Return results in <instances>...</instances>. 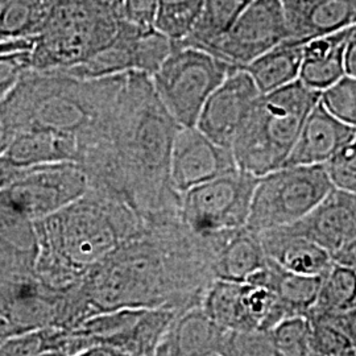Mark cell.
<instances>
[{"label":"cell","mask_w":356,"mask_h":356,"mask_svg":"<svg viewBox=\"0 0 356 356\" xmlns=\"http://www.w3.org/2000/svg\"><path fill=\"white\" fill-rule=\"evenodd\" d=\"M122 17L89 0H51L45 26L31 49L33 70H60L86 61L114 40Z\"/></svg>","instance_id":"6"},{"label":"cell","mask_w":356,"mask_h":356,"mask_svg":"<svg viewBox=\"0 0 356 356\" xmlns=\"http://www.w3.org/2000/svg\"><path fill=\"white\" fill-rule=\"evenodd\" d=\"M13 139H15V131L4 108L0 104V154H3L8 149Z\"/></svg>","instance_id":"41"},{"label":"cell","mask_w":356,"mask_h":356,"mask_svg":"<svg viewBox=\"0 0 356 356\" xmlns=\"http://www.w3.org/2000/svg\"><path fill=\"white\" fill-rule=\"evenodd\" d=\"M355 269H356V267H355ZM355 306H356V302H355Z\"/></svg>","instance_id":"46"},{"label":"cell","mask_w":356,"mask_h":356,"mask_svg":"<svg viewBox=\"0 0 356 356\" xmlns=\"http://www.w3.org/2000/svg\"><path fill=\"white\" fill-rule=\"evenodd\" d=\"M216 235V234H214ZM189 229L179 213L144 222V229L65 291L63 327H76L120 309L185 313L202 304L216 280V236Z\"/></svg>","instance_id":"1"},{"label":"cell","mask_w":356,"mask_h":356,"mask_svg":"<svg viewBox=\"0 0 356 356\" xmlns=\"http://www.w3.org/2000/svg\"><path fill=\"white\" fill-rule=\"evenodd\" d=\"M204 0H159L153 26L181 42L189 35L202 10Z\"/></svg>","instance_id":"29"},{"label":"cell","mask_w":356,"mask_h":356,"mask_svg":"<svg viewBox=\"0 0 356 356\" xmlns=\"http://www.w3.org/2000/svg\"><path fill=\"white\" fill-rule=\"evenodd\" d=\"M227 355H277L269 331H231Z\"/></svg>","instance_id":"35"},{"label":"cell","mask_w":356,"mask_h":356,"mask_svg":"<svg viewBox=\"0 0 356 356\" xmlns=\"http://www.w3.org/2000/svg\"><path fill=\"white\" fill-rule=\"evenodd\" d=\"M325 248L332 261L356 257V193L332 191L307 216L284 226Z\"/></svg>","instance_id":"13"},{"label":"cell","mask_w":356,"mask_h":356,"mask_svg":"<svg viewBox=\"0 0 356 356\" xmlns=\"http://www.w3.org/2000/svg\"><path fill=\"white\" fill-rule=\"evenodd\" d=\"M26 168L13 164L6 154H0V191L6 189L17 178L22 177L24 175Z\"/></svg>","instance_id":"39"},{"label":"cell","mask_w":356,"mask_h":356,"mask_svg":"<svg viewBox=\"0 0 356 356\" xmlns=\"http://www.w3.org/2000/svg\"><path fill=\"white\" fill-rule=\"evenodd\" d=\"M1 1H3V0H0V4H1Z\"/></svg>","instance_id":"45"},{"label":"cell","mask_w":356,"mask_h":356,"mask_svg":"<svg viewBox=\"0 0 356 356\" xmlns=\"http://www.w3.org/2000/svg\"><path fill=\"white\" fill-rule=\"evenodd\" d=\"M89 1L108 13L122 17V0H89Z\"/></svg>","instance_id":"43"},{"label":"cell","mask_w":356,"mask_h":356,"mask_svg":"<svg viewBox=\"0 0 356 356\" xmlns=\"http://www.w3.org/2000/svg\"><path fill=\"white\" fill-rule=\"evenodd\" d=\"M88 189V177L76 163L28 166L22 177L0 191V204L35 222L72 204Z\"/></svg>","instance_id":"11"},{"label":"cell","mask_w":356,"mask_h":356,"mask_svg":"<svg viewBox=\"0 0 356 356\" xmlns=\"http://www.w3.org/2000/svg\"><path fill=\"white\" fill-rule=\"evenodd\" d=\"M304 47V42L284 40L242 69L254 79L261 94H268L298 79Z\"/></svg>","instance_id":"24"},{"label":"cell","mask_w":356,"mask_h":356,"mask_svg":"<svg viewBox=\"0 0 356 356\" xmlns=\"http://www.w3.org/2000/svg\"><path fill=\"white\" fill-rule=\"evenodd\" d=\"M267 254L257 232L248 227L218 234L213 272L220 280L245 282L267 264Z\"/></svg>","instance_id":"19"},{"label":"cell","mask_w":356,"mask_h":356,"mask_svg":"<svg viewBox=\"0 0 356 356\" xmlns=\"http://www.w3.org/2000/svg\"><path fill=\"white\" fill-rule=\"evenodd\" d=\"M310 332V319L304 314L282 319L269 330L279 356H312Z\"/></svg>","instance_id":"31"},{"label":"cell","mask_w":356,"mask_h":356,"mask_svg":"<svg viewBox=\"0 0 356 356\" xmlns=\"http://www.w3.org/2000/svg\"><path fill=\"white\" fill-rule=\"evenodd\" d=\"M259 177L236 168L181 194L179 216L200 235H214L247 225Z\"/></svg>","instance_id":"10"},{"label":"cell","mask_w":356,"mask_h":356,"mask_svg":"<svg viewBox=\"0 0 356 356\" xmlns=\"http://www.w3.org/2000/svg\"><path fill=\"white\" fill-rule=\"evenodd\" d=\"M31 69V51L28 49L0 54V102Z\"/></svg>","instance_id":"36"},{"label":"cell","mask_w":356,"mask_h":356,"mask_svg":"<svg viewBox=\"0 0 356 356\" xmlns=\"http://www.w3.org/2000/svg\"><path fill=\"white\" fill-rule=\"evenodd\" d=\"M33 227L35 272L63 291L139 235L144 220L126 202L89 188L72 204L35 220Z\"/></svg>","instance_id":"3"},{"label":"cell","mask_w":356,"mask_h":356,"mask_svg":"<svg viewBox=\"0 0 356 356\" xmlns=\"http://www.w3.org/2000/svg\"><path fill=\"white\" fill-rule=\"evenodd\" d=\"M35 44V38H19V40H8V41H0V54L13 51H31Z\"/></svg>","instance_id":"42"},{"label":"cell","mask_w":356,"mask_h":356,"mask_svg":"<svg viewBox=\"0 0 356 356\" xmlns=\"http://www.w3.org/2000/svg\"><path fill=\"white\" fill-rule=\"evenodd\" d=\"M16 165L33 166L53 163H78L79 144L74 136L42 129L19 132L3 153Z\"/></svg>","instance_id":"22"},{"label":"cell","mask_w":356,"mask_h":356,"mask_svg":"<svg viewBox=\"0 0 356 356\" xmlns=\"http://www.w3.org/2000/svg\"><path fill=\"white\" fill-rule=\"evenodd\" d=\"M321 102L344 123L356 127V78L344 76L321 94Z\"/></svg>","instance_id":"33"},{"label":"cell","mask_w":356,"mask_h":356,"mask_svg":"<svg viewBox=\"0 0 356 356\" xmlns=\"http://www.w3.org/2000/svg\"><path fill=\"white\" fill-rule=\"evenodd\" d=\"M288 38L280 0H251L229 31L204 51L232 66L244 67Z\"/></svg>","instance_id":"12"},{"label":"cell","mask_w":356,"mask_h":356,"mask_svg":"<svg viewBox=\"0 0 356 356\" xmlns=\"http://www.w3.org/2000/svg\"><path fill=\"white\" fill-rule=\"evenodd\" d=\"M312 325L310 350L314 356H354L355 348L348 337L331 319L307 316Z\"/></svg>","instance_id":"32"},{"label":"cell","mask_w":356,"mask_h":356,"mask_svg":"<svg viewBox=\"0 0 356 356\" xmlns=\"http://www.w3.org/2000/svg\"><path fill=\"white\" fill-rule=\"evenodd\" d=\"M242 288L243 282L216 279L204 293L202 309L226 330H254L243 305Z\"/></svg>","instance_id":"26"},{"label":"cell","mask_w":356,"mask_h":356,"mask_svg":"<svg viewBox=\"0 0 356 356\" xmlns=\"http://www.w3.org/2000/svg\"><path fill=\"white\" fill-rule=\"evenodd\" d=\"M325 168L334 188L356 193V132L343 147L332 156Z\"/></svg>","instance_id":"34"},{"label":"cell","mask_w":356,"mask_h":356,"mask_svg":"<svg viewBox=\"0 0 356 356\" xmlns=\"http://www.w3.org/2000/svg\"><path fill=\"white\" fill-rule=\"evenodd\" d=\"M261 95L251 76L242 67H235L204 102L195 127L231 149Z\"/></svg>","instance_id":"14"},{"label":"cell","mask_w":356,"mask_h":356,"mask_svg":"<svg viewBox=\"0 0 356 356\" xmlns=\"http://www.w3.org/2000/svg\"><path fill=\"white\" fill-rule=\"evenodd\" d=\"M229 332L194 306L175 319L156 355H227Z\"/></svg>","instance_id":"16"},{"label":"cell","mask_w":356,"mask_h":356,"mask_svg":"<svg viewBox=\"0 0 356 356\" xmlns=\"http://www.w3.org/2000/svg\"><path fill=\"white\" fill-rule=\"evenodd\" d=\"M344 69H346V76L356 78V24L353 26L348 42L346 45Z\"/></svg>","instance_id":"40"},{"label":"cell","mask_w":356,"mask_h":356,"mask_svg":"<svg viewBox=\"0 0 356 356\" xmlns=\"http://www.w3.org/2000/svg\"><path fill=\"white\" fill-rule=\"evenodd\" d=\"M159 0H122V19L139 28H152Z\"/></svg>","instance_id":"37"},{"label":"cell","mask_w":356,"mask_h":356,"mask_svg":"<svg viewBox=\"0 0 356 356\" xmlns=\"http://www.w3.org/2000/svg\"><path fill=\"white\" fill-rule=\"evenodd\" d=\"M250 1L251 0H204L202 10L191 33L178 44L204 51L229 31Z\"/></svg>","instance_id":"25"},{"label":"cell","mask_w":356,"mask_h":356,"mask_svg":"<svg viewBox=\"0 0 356 356\" xmlns=\"http://www.w3.org/2000/svg\"><path fill=\"white\" fill-rule=\"evenodd\" d=\"M178 313L165 309H120L65 327L60 356L156 355Z\"/></svg>","instance_id":"7"},{"label":"cell","mask_w":356,"mask_h":356,"mask_svg":"<svg viewBox=\"0 0 356 356\" xmlns=\"http://www.w3.org/2000/svg\"><path fill=\"white\" fill-rule=\"evenodd\" d=\"M236 168L229 148L209 139L197 127L179 126L170 154V182L179 195Z\"/></svg>","instance_id":"15"},{"label":"cell","mask_w":356,"mask_h":356,"mask_svg":"<svg viewBox=\"0 0 356 356\" xmlns=\"http://www.w3.org/2000/svg\"><path fill=\"white\" fill-rule=\"evenodd\" d=\"M123 76L82 79L57 70L31 69L0 104L15 136L26 129L74 136L81 156L102 132Z\"/></svg>","instance_id":"4"},{"label":"cell","mask_w":356,"mask_h":356,"mask_svg":"<svg viewBox=\"0 0 356 356\" xmlns=\"http://www.w3.org/2000/svg\"><path fill=\"white\" fill-rule=\"evenodd\" d=\"M236 66L209 51L177 42L157 72L153 88L181 127H195L204 102Z\"/></svg>","instance_id":"9"},{"label":"cell","mask_w":356,"mask_h":356,"mask_svg":"<svg viewBox=\"0 0 356 356\" xmlns=\"http://www.w3.org/2000/svg\"><path fill=\"white\" fill-rule=\"evenodd\" d=\"M280 1L284 8H289V7H294V6L305 4V3H307V1H312V0H280Z\"/></svg>","instance_id":"44"},{"label":"cell","mask_w":356,"mask_h":356,"mask_svg":"<svg viewBox=\"0 0 356 356\" xmlns=\"http://www.w3.org/2000/svg\"><path fill=\"white\" fill-rule=\"evenodd\" d=\"M355 132L356 127L331 114L319 99L307 115L285 165H325Z\"/></svg>","instance_id":"17"},{"label":"cell","mask_w":356,"mask_h":356,"mask_svg":"<svg viewBox=\"0 0 356 356\" xmlns=\"http://www.w3.org/2000/svg\"><path fill=\"white\" fill-rule=\"evenodd\" d=\"M322 276L301 275L286 270L269 257L267 264L245 281L267 286L293 316H306L317 300Z\"/></svg>","instance_id":"23"},{"label":"cell","mask_w":356,"mask_h":356,"mask_svg":"<svg viewBox=\"0 0 356 356\" xmlns=\"http://www.w3.org/2000/svg\"><path fill=\"white\" fill-rule=\"evenodd\" d=\"M321 94L300 79L263 94L232 143L236 166L261 177L285 165Z\"/></svg>","instance_id":"5"},{"label":"cell","mask_w":356,"mask_h":356,"mask_svg":"<svg viewBox=\"0 0 356 356\" xmlns=\"http://www.w3.org/2000/svg\"><path fill=\"white\" fill-rule=\"evenodd\" d=\"M353 26L307 41L298 79L312 89L323 91L346 76L344 51Z\"/></svg>","instance_id":"21"},{"label":"cell","mask_w":356,"mask_h":356,"mask_svg":"<svg viewBox=\"0 0 356 356\" xmlns=\"http://www.w3.org/2000/svg\"><path fill=\"white\" fill-rule=\"evenodd\" d=\"M326 318L331 319L341 330L343 331L344 334L348 337V339L351 341L356 351V306Z\"/></svg>","instance_id":"38"},{"label":"cell","mask_w":356,"mask_h":356,"mask_svg":"<svg viewBox=\"0 0 356 356\" xmlns=\"http://www.w3.org/2000/svg\"><path fill=\"white\" fill-rule=\"evenodd\" d=\"M356 269L332 263L322 275L317 300L306 316L330 317L355 306Z\"/></svg>","instance_id":"27"},{"label":"cell","mask_w":356,"mask_h":356,"mask_svg":"<svg viewBox=\"0 0 356 356\" xmlns=\"http://www.w3.org/2000/svg\"><path fill=\"white\" fill-rule=\"evenodd\" d=\"M179 124L157 97L151 76L127 72L102 139L78 160L89 188L129 204L144 222L176 214L181 195L170 182Z\"/></svg>","instance_id":"2"},{"label":"cell","mask_w":356,"mask_h":356,"mask_svg":"<svg viewBox=\"0 0 356 356\" xmlns=\"http://www.w3.org/2000/svg\"><path fill=\"white\" fill-rule=\"evenodd\" d=\"M284 8V7H282ZM289 38L304 42L356 24V0H312L284 8Z\"/></svg>","instance_id":"18"},{"label":"cell","mask_w":356,"mask_h":356,"mask_svg":"<svg viewBox=\"0 0 356 356\" xmlns=\"http://www.w3.org/2000/svg\"><path fill=\"white\" fill-rule=\"evenodd\" d=\"M323 164L285 165L259 177L245 227H284L307 216L332 191Z\"/></svg>","instance_id":"8"},{"label":"cell","mask_w":356,"mask_h":356,"mask_svg":"<svg viewBox=\"0 0 356 356\" xmlns=\"http://www.w3.org/2000/svg\"><path fill=\"white\" fill-rule=\"evenodd\" d=\"M49 7L51 0H4L0 4V41L36 38Z\"/></svg>","instance_id":"28"},{"label":"cell","mask_w":356,"mask_h":356,"mask_svg":"<svg viewBox=\"0 0 356 356\" xmlns=\"http://www.w3.org/2000/svg\"><path fill=\"white\" fill-rule=\"evenodd\" d=\"M176 47V41L154 26L140 28L134 41V72H141L152 76Z\"/></svg>","instance_id":"30"},{"label":"cell","mask_w":356,"mask_h":356,"mask_svg":"<svg viewBox=\"0 0 356 356\" xmlns=\"http://www.w3.org/2000/svg\"><path fill=\"white\" fill-rule=\"evenodd\" d=\"M264 252L280 267L301 275L322 276L332 264L325 248L286 227L259 232Z\"/></svg>","instance_id":"20"}]
</instances>
